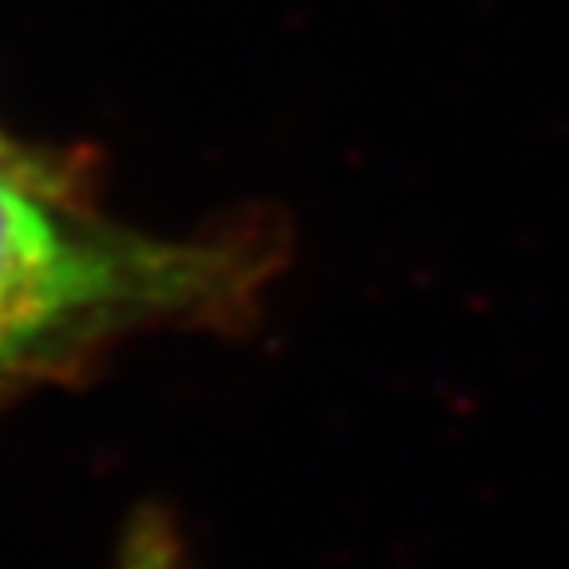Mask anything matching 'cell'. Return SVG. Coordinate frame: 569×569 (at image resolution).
Returning <instances> with one entry per match:
<instances>
[{
  "label": "cell",
  "mask_w": 569,
  "mask_h": 569,
  "mask_svg": "<svg viewBox=\"0 0 569 569\" xmlns=\"http://www.w3.org/2000/svg\"><path fill=\"white\" fill-rule=\"evenodd\" d=\"M289 253L281 213L162 238L96 213L44 159L0 154V408L142 332H249Z\"/></svg>",
  "instance_id": "cell-1"
},
{
  "label": "cell",
  "mask_w": 569,
  "mask_h": 569,
  "mask_svg": "<svg viewBox=\"0 0 569 569\" xmlns=\"http://www.w3.org/2000/svg\"><path fill=\"white\" fill-rule=\"evenodd\" d=\"M116 569H187L178 530L162 510H139L116 553Z\"/></svg>",
  "instance_id": "cell-2"
},
{
  "label": "cell",
  "mask_w": 569,
  "mask_h": 569,
  "mask_svg": "<svg viewBox=\"0 0 569 569\" xmlns=\"http://www.w3.org/2000/svg\"><path fill=\"white\" fill-rule=\"evenodd\" d=\"M12 151H20V147H17V142L9 139V134L0 131V154H12Z\"/></svg>",
  "instance_id": "cell-3"
}]
</instances>
